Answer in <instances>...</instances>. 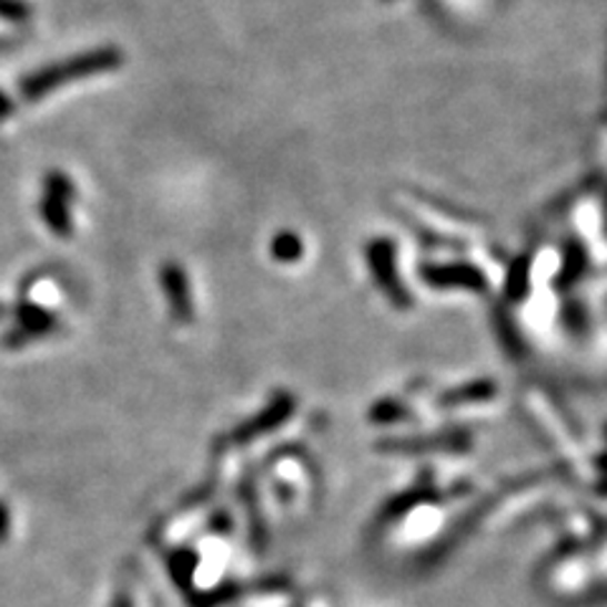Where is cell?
Wrapping results in <instances>:
<instances>
[{"label":"cell","mask_w":607,"mask_h":607,"mask_svg":"<svg viewBox=\"0 0 607 607\" xmlns=\"http://www.w3.org/2000/svg\"><path fill=\"white\" fill-rule=\"evenodd\" d=\"M124 63V53L117 47H99V49H89L74 53V57L63 59V61H53L49 67H41L31 71L29 77L21 79L18 84V94H21L23 102H39V99L49 97L51 92H57L61 87L74 84L79 79L87 77H97V74H107V71L120 69Z\"/></svg>","instance_id":"1"},{"label":"cell","mask_w":607,"mask_h":607,"mask_svg":"<svg viewBox=\"0 0 607 607\" xmlns=\"http://www.w3.org/2000/svg\"><path fill=\"white\" fill-rule=\"evenodd\" d=\"M77 201V188L67 172L49 170L43 178V195L39 201V215L47 229L59 235V239H69L74 231V219H71V203Z\"/></svg>","instance_id":"2"},{"label":"cell","mask_w":607,"mask_h":607,"mask_svg":"<svg viewBox=\"0 0 607 607\" xmlns=\"http://www.w3.org/2000/svg\"><path fill=\"white\" fill-rule=\"evenodd\" d=\"M294 411H296L294 395L292 393H276L274 397H271V403L264 407V411L253 415V418L243 425H239V428H235L229 436V441L233 443V446H246V443H251V441L269 436V433H274L289 418H292Z\"/></svg>","instance_id":"3"},{"label":"cell","mask_w":607,"mask_h":607,"mask_svg":"<svg viewBox=\"0 0 607 607\" xmlns=\"http://www.w3.org/2000/svg\"><path fill=\"white\" fill-rule=\"evenodd\" d=\"M377 451L407 453V456H418V453H466L471 451V433L456 428L446 433H433V436L387 438L377 443Z\"/></svg>","instance_id":"4"},{"label":"cell","mask_w":607,"mask_h":607,"mask_svg":"<svg viewBox=\"0 0 607 607\" xmlns=\"http://www.w3.org/2000/svg\"><path fill=\"white\" fill-rule=\"evenodd\" d=\"M59 330L57 314L43 310L41 304L18 302L16 306V327L6 334V347H26L31 340L49 337Z\"/></svg>","instance_id":"5"},{"label":"cell","mask_w":607,"mask_h":607,"mask_svg":"<svg viewBox=\"0 0 607 607\" xmlns=\"http://www.w3.org/2000/svg\"><path fill=\"white\" fill-rule=\"evenodd\" d=\"M160 286L165 292L170 316L178 324H190L195 316L193 292H190L188 271L178 264V261H165L160 266Z\"/></svg>","instance_id":"6"},{"label":"cell","mask_w":607,"mask_h":607,"mask_svg":"<svg viewBox=\"0 0 607 607\" xmlns=\"http://www.w3.org/2000/svg\"><path fill=\"white\" fill-rule=\"evenodd\" d=\"M428 502H438V492H436V486H433V482H431V474L423 476L418 484H413V488H407V492L397 494V496L390 498L387 504H383V509L377 512L375 522H373V532L380 534L383 529H387L390 524L401 522L403 516L411 514L415 509V506L428 504Z\"/></svg>","instance_id":"7"},{"label":"cell","mask_w":607,"mask_h":607,"mask_svg":"<svg viewBox=\"0 0 607 607\" xmlns=\"http://www.w3.org/2000/svg\"><path fill=\"white\" fill-rule=\"evenodd\" d=\"M423 276H425V281H428L431 286H438V289L458 286V289H471V292H484V289H486L484 276L478 274L476 269H471V266L425 269Z\"/></svg>","instance_id":"8"},{"label":"cell","mask_w":607,"mask_h":607,"mask_svg":"<svg viewBox=\"0 0 607 607\" xmlns=\"http://www.w3.org/2000/svg\"><path fill=\"white\" fill-rule=\"evenodd\" d=\"M498 395V385L494 380H474V383L451 387L438 395V407H461L471 403H486Z\"/></svg>","instance_id":"9"},{"label":"cell","mask_w":607,"mask_h":607,"mask_svg":"<svg viewBox=\"0 0 607 607\" xmlns=\"http://www.w3.org/2000/svg\"><path fill=\"white\" fill-rule=\"evenodd\" d=\"M198 565H201V557H198V552L188 549V547L175 549L168 557L170 577L175 579V585L180 587V590H190V587H193V577H195Z\"/></svg>","instance_id":"10"},{"label":"cell","mask_w":607,"mask_h":607,"mask_svg":"<svg viewBox=\"0 0 607 607\" xmlns=\"http://www.w3.org/2000/svg\"><path fill=\"white\" fill-rule=\"evenodd\" d=\"M302 253H304L302 239L292 231L276 233V239L271 241V256L281 261V264H294V261L302 259Z\"/></svg>","instance_id":"11"},{"label":"cell","mask_w":607,"mask_h":607,"mask_svg":"<svg viewBox=\"0 0 607 607\" xmlns=\"http://www.w3.org/2000/svg\"><path fill=\"white\" fill-rule=\"evenodd\" d=\"M367 418L370 423H377V425H393V423L411 418V407L397 401H377L373 407H370Z\"/></svg>","instance_id":"12"},{"label":"cell","mask_w":607,"mask_h":607,"mask_svg":"<svg viewBox=\"0 0 607 607\" xmlns=\"http://www.w3.org/2000/svg\"><path fill=\"white\" fill-rule=\"evenodd\" d=\"M33 8L29 0H0V21L29 23Z\"/></svg>","instance_id":"13"},{"label":"cell","mask_w":607,"mask_h":607,"mask_svg":"<svg viewBox=\"0 0 607 607\" xmlns=\"http://www.w3.org/2000/svg\"><path fill=\"white\" fill-rule=\"evenodd\" d=\"M506 289H509V296L514 299V302H519V299L524 294H527L529 274H527V266H524V261H519V266H514L512 276H509V284H506Z\"/></svg>","instance_id":"14"},{"label":"cell","mask_w":607,"mask_h":607,"mask_svg":"<svg viewBox=\"0 0 607 607\" xmlns=\"http://www.w3.org/2000/svg\"><path fill=\"white\" fill-rule=\"evenodd\" d=\"M11 537V509L6 502H0V545Z\"/></svg>","instance_id":"15"},{"label":"cell","mask_w":607,"mask_h":607,"mask_svg":"<svg viewBox=\"0 0 607 607\" xmlns=\"http://www.w3.org/2000/svg\"><path fill=\"white\" fill-rule=\"evenodd\" d=\"M13 112H16V102L3 92V89H0V122H6Z\"/></svg>","instance_id":"16"},{"label":"cell","mask_w":607,"mask_h":607,"mask_svg":"<svg viewBox=\"0 0 607 607\" xmlns=\"http://www.w3.org/2000/svg\"><path fill=\"white\" fill-rule=\"evenodd\" d=\"M112 607H134L132 605V597L127 595V593H120V595H117V600H114Z\"/></svg>","instance_id":"17"},{"label":"cell","mask_w":607,"mask_h":607,"mask_svg":"<svg viewBox=\"0 0 607 607\" xmlns=\"http://www.w3.org/2000/svg\"><path fill=\"white\" fill-rule=\"evenodd\" d=\"M3 316H6V306L0 304V320H3Z\"/></svg>","instance_id":"18"}]
</instances>
